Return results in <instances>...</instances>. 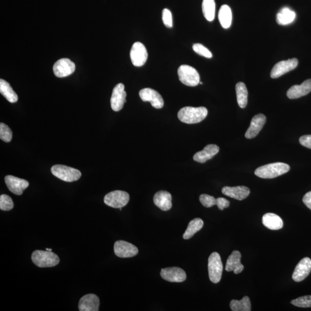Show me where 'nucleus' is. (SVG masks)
Masks as SVG:
<instances>
[{"instance_id": "obj_1", "label": "nucleus", "mask_w": 311, "mask_h": 311, "mask_svg": "<svg viewBox=\"0 0 311 311\" xmlns=\"http://www.w3.org/2000/svg\"><path fill=\"white\" fill-rule=\"evenodd\" d=\"M207 110L204 107L193 108L185 107L179 110L178 113V119L180 121L187 124H195L205 119L207 115Z\"/></svg>"}, {"instance_id": "obj_2", "label": "nucleus", "mask_w": 311, "mask_h": 311, "mask_svg": "<svg viewBox=\"0 0 311 311\" xmlns=\"http://www.w3.org/2000/svg\"><path fill=\"white\" fill-rule=\"evenodd\" d=\"M290 166L283 163H274L259 167L255 170V174L263 179H273L287 173Z\"/></svg>"}, {"instance_id": "obj_3", "label": "nucleus", "mask_w": 311, "mask_h": 311, "mask_svg": "<svg viewBox=\"0 0 311 311\" xmlns=\"http://www.w3.org/2000/svg\"><path fill=\"white\" fill-rule=\"evenodd\" d=\"M33 263L39 267H52L58 265L59 258L56 254L49 251L35 250L31 255Z\"/></svg>"}, {"instance_id": "obj_4", "label": "nucleus", "mask_w": 311, "mask_h": 311, "mask_svg": "<svg viewBox=\"0 0 311 311\" xmlns=\"http://www.w3.org/2000/svg\"><path fill=\"white\" fill-rule=\"evenodd\" d=\"M51 170L53 175L67 182L77 181L82 176V173L78 170L63 165L53 166Z\"/></svg>"}, {"instance_id": "obj_5", "label": "nucleus", "mask_w": 311, "mask_h": 311, "mask_svg": "<svg viewBox=\"0 0 311 311\" xmlns=\"http://www.w3.org/2000/svg\"><path fill=\"white\" fill-rule=\"evenodd\" d=\"M178 75L180 82L189 86H196L200 82V76L198 72L193 67L187 65L180 66Z\"/></svg>"}, {"instance_id": "obj_6", "label": "nucleus", "mask_w": 311, "mask_h": 311, "mask_svg": "<svg viewBox=\"0 0 311 311\" xmlns=\"http://www.w3.org/2000/svg\"><path fill=\"white\" fill-rule=\"evenodd\" d=\"M223 265L219 254L213 253L208 259L209 279L214 283H217L222 279Z\"/></svg>"}, {"instance_id": "obj_7", "label": "nucleus", "mask_w": 311, "mask_h": 311, "mask_svg": "<svg viewBox=\"0 0 311 311\" xmlns=\"http://www.w3.org/2000/svg\"><path fill=\"white\" fill-rule=\"evenodd\" d=\"M130 199L129 194L121 190H115L105 196L104 202L106 205L113 208H122L128 203Z\"/></svg>"}, {"instance_id": "obj_8", "label": "nucleus", "mask_w": 311, "mask_h": 311, "mask_svg": "<svg viewBox=\"0 0 311 311\" xmlns=\"http://www.w3.org/2000/svg\"><path fill=\"white\" fill-rule=\"evenodd\" d=\"M130 56L133 65L137 67L144 65L148 59V52L145 46L139 42L134 43Z\"/></svg>"}, {"instance_id": "obj_9", "label": "nucleus", "mask_w": 311, "mask_h": 311, "mask_svg": "<svg viewBox=\"0 0 311 311\" xmlns=\"http://www.w3.org/2000/svg\"><path fill=\"white\" fill-rule=\"evenodd\" d=\"M75 63L68 58L60 59L53 66V72L57 78H62L69 76L75 72Z\"/></svg>"}, {"instance_id": "obj_10", "label": "nucleus", "mask_w": 311, "mask_h": 311, "mask_svg": "<svg viewBox=\"0 0 311 311\" xmlns=\"http://www.w3.org/2000/svg\"><path fill=\"white\" fill-rule=\"evenodd\" d=\"M126 92L125 86L122 83L117 85L113 89L111 100V107L113 111L119 112L122 110L126 102Z\"/></svg>"}, {"instance_id": "obj_11", "label": "nucleus", "mask_w": 311, "mask_h": 311, "mask_svg": "<svg viewBox=\"0 0 311 311\" xmlns=\"http://www.w3.org/2000/svg\"><path fill=\"white\" fill-rule=\"evenodd\" d=\"M140 98L143 102H149L152 107L157 109H160L164 106V100L161 95L152 88H146L141 90L139 92Z\"/></svg>"}, {"instance_id": "obj_12", "label": "nucleus", "mask_w": 311, "mask_h": 311, "mask_svg": "<svg viewBox=\"0 0 311 311\" xmlns=\"http://www.w3.org/2000/svg\"><path fill=\"white\" fill-rule=\"evenodd\" d=\"M113 250L117 256L122 258L135 256L139 253V250L135 245L123 240L116 241Z\"/></svg>"}, {"instance_id": "obj_13", "label": "nucleus", "mask_w": 311, "mask_h": 311, "mask_svg": "<svg viewBox=\"0 0 311 311\" xmlns=\"http://www.w3.org/2000/svg\"><path fill=\"white\" fill-rule=\"evenodd\" d=\"M298 59L292 58L276 63L271 71V78L273 79L280 78L285 73L295 69L298 65Z\"/></svg>"}, {"instance_id": "obj_14", "label": "nucleus", "mask_w": 311, "mask_h": 311, "mask_svg": "<svg viewBox=\"0 0 311 311\" xmlns=\"http://www.w3.org/2000/svg\"><path fill=\"white\" fill-rule=\"evenodd\" d=\"M160 275L164 280L170 283H182L187 277L185 271L177 267L162 269Z\"/></svg>"}, {"instance_id": "obj_15", "label": "nucleus", "mask_w": 311, "mask_h": 311, "mask_svg": "<svg viewBox=\"0 0 311 311\" xmlns=\"http://www.w3.org/2000/svg\"><path fill=\"white\" fill-rule=\"evenodd\" d=\"M5 182L9 191L18 196L22 195L23 192L29 186V183L26 180L12 175L5 176Z\"/></svg>"}, {"instance_id": "obj_16", "label": "nucleus", "mask_w": 311, "mask_h": 311, "mask_svg": "<svg viewBox=\"0 0 311 311\" xmlns=\"http://www.w3.org/2000/svg\"><path fill=\"white\" fill-rule=\"evenodd\" d=\"M311 272V259L309 257H304L300 260L295 267L292 275V279L295 282H301L305 280Z\"/></svg>"}, {"instance_id": "obj_17", "label": "nucleus", "mask_w": 311, "mask_h": 311, "mask_svg": "<svg viewBox=\"0 0 311 311\" xmlns=\"http://www.w3.org/2000/svg\"><path fill=\"white\" fill-rule=\"evenodd\" d=\"M266 122V118L262 113L254 116L251 122L250 126L245 134L246 138L252 139L258 135Z\"/></svg>"}, {"instance_id": "obj_18", "label": "nucleus", "mask_w": 311, "mask_h": 311, "mask_svg": "<svg viewBox=\"0 0 311 311\" xmlns=\"http://www.w3.org/2000/svg\"><path fill=\"white\" fill-rule=\"evenodd\" d=\"M100 300L94 294H88L80 299L79 309L80 311H98Z\"/></svg>"}, {"instance_id": "obj_19", "label": "nucleus", "mask_w": 311, "mask_h": 311, "mask_svg": "<svg viewBox=\"0 0 311 311\" xmlns=\"http://www.w3.org/2000/svg\"><path fill=\"white\" fill-rule=\"evenodd\" d=\"M222 193L224 195L228 196L230 198L242 200L249 197L250 190L246 186H226L222 189Z\"/></svg>"}, {"instance_id": "obj_20", "label": "nucleus", "mask_w": 311, "mask_h": 311, "mask_svg": "<svg viewBox=\"0 0 311 311\" xmlns=\"http://www.w3.org/2000/svg\"><path fill=\"white\" fill-rule=\"evenodd\" d=\"M311 91V79L306 80L301 85H293L286 93L287 98L297 99L309 94Z\"/></svg>"}, {"instance_id": "obj_21", "label": "nucleus", "mask_w": 311, "mask_h": 311, "mask_svg": "<svg viewBox=\"0 0 311 311\" xmlns=\"http://www.w3.org/2000/svg\"><path fill=\"white\" fill-rule=\"evenodd\" d=\"M155 205L163 211H168L171 209L172 196L166 191H159L155 194L153 197Z\"/></svg>"}, {"instance_id": "obj_22", "label": "nucleus", "mask_w": 311, "mask_h": 311, "mask_svg": "<svg viewBox=\"0 0 311 311\" xmlns=\"http://www.w3.org/2000/svg\"><path fill=\"white\" fill-rule=\"evenodd\" d=\"M242 255L239 251L235 250L230 254L227 259L226 270L227 272H233L235 274H239L244 270V266L240 262Z\"/></svg>"}, {"instance_id": "obj_23", "label": "nucleus", "mask_w": 311, "mask_h": 311, "mask_svg": "<svg viewBox=\"0 0 311 311\" xmlns=\"http://www.w3.org/2000/svg\"><path fill=\"white\" fill-rule=\"evenodd\" d=\"M220 148L215 144L206 145L204 149L195 154L193 157V160L195 162L200 163H204L213 158L219 153Z\"/></svg>"}, {"instance_id": "obj_24", "label": "nucleus", "mask_w": 311, "mask_h": 311, "mask_svg": "<svg viewBox=\"0 0 311 311\" xmlns=\"http://www.w3.org/2000/svg\"><path fill=\"white\" fill-rule=\"evenodd\" d=\"M262 223L264 226L271 230L281 229L283 226L282 218L276 214L272 213H266L263 216Z\"/></svg>"}, {"instance_id": "obj_25", "label": "nucleus", "mask_w": 311, "mask_h": 311, "mask_svg": "<svg viewBox=\"0 0 311 311\" xmlns=\"http://www.w3.org/2000/svg\"><path fill=\"white\" fill-rule=\"evenodd\" d=\"M296 18V13L289 8H283L277 13V22L280 25H287L292 23Z\"/></svg>"}, {"instance_id": "obj_26", "label": "nucleus", "mask_w": 311, "mask_h": 311, "mask_svg": "<svg viewBox=\"0 0 311 311\" xmlns=\"http://www.w3.org/2000/svg\"><path fill=\"white\" fill-rule=\"evenodd\" d=\"M219 19L221 25L224 28H228L231 25L232 14L231 9L228 5H223L221 6L219 12Z\"/></svg>"}, {"instance_id": "obj_27", "label": "nucleus", "mask_w": 311, "mask_h": 311, "mask_svg": "<svg viewBox=\"0 0 311 311\" xmlns=\"http://www.w3.org/2000/svg\"><path fill=\"white\" fill-rule=\"evenodd\" d=\"M0 92L9 102L13 103L18 100V95L13 91L11 85L3 79L0 80Z\"/></svg>"}, {"instance_id": "obj_28", "label": "nucleus", "mask_w": 311, "mask_h": 311, "mask_svg": "<svg viewBox=\"0 0 311 311\" xmlns=\"http://www.w3.org/2000/svg\"><path fill=\"white\" fill-rule=\"evenodd\" d=\"M237 102L240 108H245L248 102V91L245 84L239 82L236 85Z\"/></svg>"}, {"instance_id": "obj_29", "label": "nucleus", "mask_w": 311, "mask_h": 311, "mask_svg": "<svg viewBox=\"0 0 311 311\" xmlns=\"http://www.w3.org/2000/svg\"><path fill=\"white\" fill-rule=\"evenodd\" d=\"M203 226V222L202 219L197 218L192 220L189 223L185 232L183 234V239L188 240L192 238L197 232L202 228Z\"/></svg>"}, {"instance_id": "obj_30", "label": "nucleus", "mask_w": 311, "mask_h": 311, "mask_svg": "<svg viewBox=\"0 0 311 311\" xmlns=\"http://www.w3.org/2000/svg\"><path fill=\"white\" fill-rule=\"evenodd\" d=\"M202 8L204 17L207 21H213L215 18L216 3L215 0H203Z\"/></svg>"}, {"instance_id": "obj_31", "label": "nucleus", "mask_w": 311, "mask_h": 311, "mask_svg": "<svg viewBox=\"0 0 311 311\" xmlns=\"http://www.w3.org/2000/svg\"><path fill=\"white\" fill-rule=\"evenodd\" d=\"M230 307L233 311H250L252 304L248 296H245L242 300H232L230 303Z\"/></svg>"}, {"instance_id": "obj_32", "label": "nucleus", "mask_w": 311, "mask_h": 311, "mask_svg": "<svg viewBox=\"0 0 311 311\" xmlns=\"http://www.w3.org/2000/svg\"><path fill=\"white\" fill-rule=\"evenodd\" d=\"M14 207L13 200L8 195H2L0 196V209L3 211H9Z\"/></svg>"}, {"instance_id": "obj_33", "label": "nucleus", "mask_w": 311, "mask_h": 311, "mask_svg": "<svg viewBox=\"0 0 311 311\" xmlns=\"http://www.w3.org/2000/svg\"><path fill=\"white\" fill-rule=\"evenodd\" d=\"M0 139L6 142H9L12 139V130L4 123L0 124Z\"/></svg>"}, {"instance_id": "obj_34", "label": "nucleus", "mask_w": 311, "mask_h": 311, "mask_svg": "<svg viewBox=\"0 0 311 311\" xmlns=\"http://www.w3.org/2000/svg\"><path fill=\"white\" fill-rule=\"evenodd\" d=\"M293 306L302 308L311 307V296H304L299 297L291 302Z\"/></svg>"}, {"instance_id": "obj_35", "label": "nucleus", "mask_w": 311, "mask_h": 311, "mask_svg": "<svg viewBox=\"0 0 311 311\" xmlns=\"http://www.w3.org/2000/svg\"><path fill=\"white\" fill-rule=\"evenodd\" d=\"M193 49L197 54L204 57L207 58L212 57V53L209 51L208 49L200 43H196L193 46Z\"/></svg>"}, {"instance_id": "obj_36", "label": "nucleus", "mask_w": 311, "mask_h": 311, "mask_svg": "<svg viewBox=\"0 0 311 311\" xmlns=\"http://www.w3.org/2000/svg\"><path fill=\"white\" fill-rule=\"evenodd\" d=\"M199 200L202 205L206 207H211L216 205V199L215 197L205 194L200 196Z\"/></svg>"}, {"instance_id": "obj_37", "label": "nucleus", "mask_w": 311, "mask_h": 311, "mask_svg": "<svg viewBox=\"0 0 311 311\" xmlns=\"http://www.w3.org/2000/svg\"><path fill=\"white\" fill-rule=\"evenodd\" d=\"M162 19L164 25L167 28H172L173 26L172 13L168 9H164L162 12Z\"/></svg>"}, {"instance_id": "obj_38", "label": "nucleus", "mask_w": 311, "mask_h": 311, "mask_svg": "<svg viewBox=\"0 0 311 311\" xmlns=\"http://www.w3.org/2000/svg\"><path fill=\"white\" fill-rule=\"evenodd\" d=\"M230 202L228 200L224 198H218L216 199V205L220 210H223L228 207Z\"/></svg>"}, {"instance_id": "obj_39", "label": "nucleus", "mask_w": 311, "mask_h": 311, "mask_svg": "<svg viewBox=\"0 0 311 311\" xmlns=\"http://www.w3.org/2000/svg\"><path fill=\"white\" fill-rule=\"evenodd\" d=\"M300 144L306 148L311 149V135H305L300 137L299 139Z\"/></svg>"}, {"instance_id": "obj_40", "label": "nucleus", "mask_w": 311, "mask_h": 311, "mask_svg": "<svg viewBox=\"0 0 311 311\" xmlns=\"http://www.w3.org/2000/svg\"><path fill=\"white\" fill-rule=\"evenodd\" d=\"M303 201L306 206L311 210V191L307 193L306 195L304 196Z\"/></svg>"}, {"instance_id": "obj_41", "label": "nucleus", "mask_w": 311, "mask_h": 311, "mask_svg": "<svg viewBox=\"0 0 311 311\" xmlns=\"http://www.w3.org/2000/svg\"><path fill=\"white\" fill-rule=\"evenodd\" d=\"M47 251H49V252H52V250L51 249H46Z\"/></svg>"}, {"instance_id": "obj_42", "label": "nucleus", "mask_w": 311, "mask_h": 311, "mask_svg": "<svg viewBox=\"0 0 311 311\" xmlns=\"http://www.w3.org/2000/svg\"><path fill=\"white\" fill-rule=\"evenodd\" d=\"M119 210H122V208H119Z\"/></svg>"}]
</instances>
